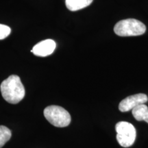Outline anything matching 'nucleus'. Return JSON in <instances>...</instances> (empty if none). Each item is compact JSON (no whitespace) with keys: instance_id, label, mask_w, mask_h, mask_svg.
<instances>
[{"instance_id":"9","label":"nucleus","mask_w":148,"mask_h":148,"mask_svg":"<svg viewBox=\"0 0 148 148\" xmlns=\"http://www.w3.org/2000/svg\"><path fill=\"white\" fill-rule=\"evenodd\" d=\"M12 133L10 130L4 125H0V148L10 139Z\"/></svg>"},{"instance_id":"8","label":"nucleus","mask_w":148,"mask_h":148,"mask_svg":"<svg viewBox=\"0 0 148 148\" xmlns=\"http://www.w3.org/2000/svg\"><path fill=\"white\" fill-rule=\"evenodd\" d=\"M93 0H65L66 8L71 11H77L90 5Z\"/></svg>"},{"instance_id":"1","label":"nucleus","mask_w":148,"mask_h":148,"mask_svg":"<svg viewBox=\"0 0 148 148\" xmlns=\"http://www.w3.org/2000/svg\"><path fill=\"white\" fill-rule=\"evenodd\" d=\"M3 99L8 103L16 104L23 99L25 88L18 75H12L3 80L0 86Z\"/></svg>"},{"instance_id":"6","label":"nucleus","mask_w":148,"mask_h":148,"mask_svg":"<svg viewBox=\"0 0 148 148\" xmlns=\"http://www.w3.org/2000/svg\"><path fill=\"white\" fill-rule=\"evenodd\" d=\"M56 49V42L51 39L42 40L33 47L31 51L34 55L40 57H45L51 55Z\"/></svg>"},{"instance_id":"4","label":"nucleus","mask_w":148,"mask_h":148,"mask_svg":"<svg viewBox=\"0 0 148 148\" xmlns=\"http://www.w3.org/2000/svg\"><path fill=\"white\" fill-rule=\"evenodd\" d=\"M116 140L121 146L129 147L134 144L136 137V130L132 123L127 121L118 122L115 125Z\"/></svg>"},{"instance_id":"10","label":"nucleus","mask_w":148,"mask_h":148,"mask_svg":"<svg viewBox=\"0 0 148 148\" xmlns=\"http://www.w3.org/2000/svg\"><path fill=\"white\" fill-rule=\"evenodd\" d=\"M11 29L10 27L3 24H0V40L4 39L10 34Z\"/></svg>"},{"instance_id":"7","label":"nucleus","mask_w":148,"mask_h":148,"mask_svg":"<svg viewBox=\"0 0 148 148\" xmlns=\"http://www.w3.org/2000/svg\"><path fill=\"white\" fill-rule=\"evenodd\" d=\"M132 115L137 121H145L148 123V107L145 103L140 104L132 110Z\"/></svg>"},{"instance_id":"5","label":"nucleus","mask_w":148,"mask_h":148,"mask_svg":"<svg viewBox=\"0 0 148 148\" xmlns=\"http://www.w3.org/2000/svg\"><path fill=\"white\" fill-rule=\"evenodd\" d=\"M148 101V97L144 93H138L128 96L123 99L119 105V110L122 112L132 110L140 104H143Z\"/></svg>"},{"instance_id":"3","label":"nucleus","mask_w":148,"mask_h":148,"mask_svg":"<svg viewBox=\"0 0 148 148\" xmlns=\"http://www.w3.org/2000/svg\"><path fill=\"white\" fill-rule=\"evenodd\" d=\"M44 116L51 125L58 127L68 126L71 121L67 110L58 106H49L44 110Z\"/></svg>"},{"instance_id":"2","label":"nucleus","mask_w":148,"mask_h":148,"mask_svg":"<svg viewBox=\"0 0 148 148\" xmlns=\"http://www.w3.org/2000/svg\"><path fill=\"white\" fill-rule=\"evenodd\" d=\"M146 31L145 24L134 18L121 20L116 23L114 32L119 36H134L143 34Z\"/></svg>"}]
</instances>
